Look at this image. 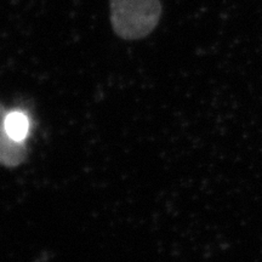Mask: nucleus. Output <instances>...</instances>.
Returning a JSON list of instances; mask_svg holds the SVG:
<instances>
[{"mask_svg":"<svg viewBox=\"0 0 262 262\" xmlns=\"http://www.w3.org/2000/svg\"><path fill=\"white\" fill-rule=\"evenodd\" d=\"M160 0H110V17L113 32L124 40H141L159 25Z\"/></svg>","mask_w":262,"mask_h":262,"instance_id":"obj_1","label":"nucleus"},{"mask_svg":"<svg viewBox=\"0 0 262 262\" xmlns=\"http://www.w3.org/2000/svg\"><path fill=\"white\" fill-rule=\"evenodd\" d=\"M9 111L0 102V165L15 169L26 162L28 155L26 141H15L8 134L5 119Z\"/></svg>","mask_w":262,"mask_h":262,"instance_id":"obj_2","label":"nucleus"},{"mask_svg":"<svg viewBox=\"0 0 262 262\" xmlns=\"http://www.w3.org/2000/svg\"><path fill=\"white\" fill-rule=\"evenodd\" d=\"M5 125L8 134L15 141L24 142L29 133V119L27 114L21 111H11L8 113L5 119Z\"/></svg>","mask_w":262,"mask_h":262,"instance_id":"obj_3","label":"nucleus"}]
</instances>
